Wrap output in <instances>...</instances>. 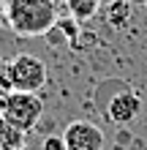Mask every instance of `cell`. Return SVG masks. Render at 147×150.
I'll list each match as a JSON object with an SVG mask.
<instances>
[{"instance_id":"1","label":"cell","mask_w":147,"mask_h":150,"mask_svg":"<svg viewBox=\"0 0 147 150\" xmlns=\"http://www.w3.org/2000/svg\"><path fill=\"white\" fill-rule=\"evenodd\" d=\"M57 25V0H6V28L19 38H36Z\"/></svg>"},{"instance_id":"2","label":"cell","mask_w":147,"mask_h":150,"mask_svg":"<svg viewBox=\"0 0 147 150\" xmlns=\"http://www.w3.org/2000/svg\"><path fill=\"white\" fill-rule=\"evenodd\" d=\"M41 115H44V101H41L38 93L11 90L0 98V117H3V123L25 131V134H30L38 126Z\"/></svg>"},{"instance_id":"3","label":"cell","mask_w":147,"mask_h":150,"mask_svg":"<svg viewBox=\"0 0 147 150\" xmlns=\"http://www.w3.org/2000/svg\"><path fill=\"white\" fill-rule=\"evenodd\" d=\"M6 76H8V85L11 90H19V93H38L41 87L46 85V63L36 55H14L6 66Z\"/></svg>"},{"instance_id":"4","label":"cell","mask_w":147,"mask_h":150,"mask_svg":"<svg viewBox=\"0 0 147 150\" xmlns=\"http://www.w3.org/2000/svg\"><path fill=\"white\" fill-rule=\"evenodd\" d=\"M65 150H103L106 137L103 131L90 120H71L63 131Z\"/></svg>"},{"instance_id":"5","label":"cell","mask_w":147,"mask_h":150,"mask_svg":"<svg viewBox=\"0 0 147 150\" xmlns=\"http://www.w3.org/2000/svg\"><path fill=\"white\" fill-rule=\"evenodd\" d=\"M139 115H142V96L134 90H123L112 96L106 104V117L115 126H131Z\"/></svg>"},{"instance_id":"6","label":"cell","mask_w":147,"mask_h":150,"mask_svg":"<svg viewBox=\"0 0 147 150\" xmlns=\"http://www.w3.org/2000/svg\"><path fill=\"white\" fill-rule=\"evenodd\" d=\"M134 19V6L128 0H112L103 8V22L109 25L112 30H125Z\"/></svg>"},{"instance_id":"7","label":"cell","mask_w":147,"mask_h":150,"mask_svg":"<svg viewBox=\"0 0 147 150\" xmlns=\"http://www.w3.org/2000/svg\"><path fill=\"white\" fill-rule=\"evenodd\" d=\"M63 3L68 16H74L76 22H90L101 11V0H63Z\"/></svg>"},{"instance_id":"8","label":"cell","mask_w":147,"mask_h":150,"mask_svg":"<svg viewBox=\"0 0 147 150\" xmlns=\"http://www.w3.org/2000/svg\"><path fill=\"white\" fill-rule=\"evenodd\" d=\"M25 139H27L25 131H19V128H14V126L0 120V150H22Z\"/></svg>"},{"instance_id":"9","label":"cell","mask_w":147,"mask_h":150,"mask_svg":"<svg viewBox=\"0 0 147 150\" xmlns=\"http://www.w3.org/2000/svg\"><path fill=\"white\" fill-rule=\"evenodd\" d=\"M57 28L63 30V36L68 38V47H76L79 44V22L74 16H57Z\"/></svg>"},{"instance_id":"10","label":"cell","mask_w":147,"mask_h":150,"mask_svg":"<svg viewBox=\"0 0 147 150\" xmlns=\"http://www.w3.org/2000/svg\"><path fill=\"white\" fill-rule=\"evenodd\" d=\"M44 38H46V44H49V47H60V44H68V38L63 36V30H60L57 25H55V28H52V30L46 33Z\"/></svg>"},{"instance_id":"11","label":"cell","mask_w":147,"mask_h":150,"mask_svg":"<svg viewBox=\"0 0 147 150\" xmlns=\"http://www.w3.org/2000/svg\"><path fill=\"white\" fill-rule=\"evenodd\" d=\"M41 150H65V139H63V134H55V137H46L44 139V145H41Z\"/></svg>"},{"instance_id":"12","label":"cell","mask_w":147,"mask_h":150,"mask_svg":"<svg viewBox=\"0 0 147 150\" xmlns=\"http://www.w3.org/2000/svg\"><path fill=\"white\" fill-rule=\"evenodd\" d=\"M0 22L6 25V0H0Z\"/></svg>"},{"instance_id":"13","label":"cell","mask_w":147,"mask_h":150,"mask_svg":"<svg viewBox=\"0 0 147 150\" xmlns=\"http://www.w3.org/2000/svg\"><path fill=\"white\" fill-rule=\"evenodd\" d=\"M131 6H147V0H128Z\"/></svg>"}]
</instances>
